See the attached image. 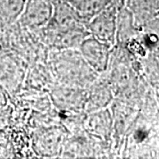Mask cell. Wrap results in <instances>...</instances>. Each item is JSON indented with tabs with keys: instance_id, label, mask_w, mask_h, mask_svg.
Listing matches in <instances>:
<instances>
[{
	"instance_id": "cell-5",
	"label": "cell",
	"mask_w": 159,
	"mask_h": 159,
	"mask_svg": "<svg viewBox=\"0 0 159 159\" xmlns=\"http://www.w3.org/2000/svg\"><path fill=\"white\" fill-rule=\"evenodd\" d=\"M52 98L58 107L64 109H80L85 105L87 95L78 86L66 85L55 89L52 92Z\"/></svg>"
},
{
	"instance_id": "cell-6",
	"label": "cell",
	"mask_w": 159,
	"mask_h": 159,
	"mask_svg": "<svg viewBox=\"0 0 159 159\" xmlns=\"http://www.w3.org/2000/svg\"><path fill=\"white\" fill-rule=\"evenodd\" d=\"M108 6V0H79L73 6L81 21L86 24Z\"/></svg>"
},
{
	"instance_id": "cell-8",
	"label": "cell",
	"mask_w": 159,
	"mask_h": 159,
	"mask_svg": "<svg viewBox=\"0 0 159 159\" xmlns=\"http://www.w3.org/2000/svg\"><path fill=\"white\" fill-rule=\"evenodd\" d=\"M89 126L91 131H95L98 135H108L110 134L111 126V115L108 111L97 112V114L91 116L89 119Z\"/></svg>"
},
{
	"instance_id": "cell-2",
	"label": "cell",
	"mask_w": 159,
	"mask_h": 159,
	"mask_svg": "<svg viewBox=\"0 0 159 159\" xmlns=\"http://www.w3.org/2000/svg\"><path fill=\"white\" fill-rule=\"evenodd\" d=\"M79 52L88 66L96 73L107 71L112 47L92 35H87L79 45Z\"/></svg>"
},
{
	"instance_id": "cell-1",
	"label": "cell",
	"mask_w": 159,
	"mask_h": 159,
	"mask_svg": "<svg viewBox=\"0 0 159 159\" xmlns=\"http://www.w3.org/2000/svg\"><path fill=\"white\" fill-rule=\"evenodd\" d=\"M74 49L63 50L64 52L56 57L55 70L57 74L66 81L67 85L79 86L84 84L93 78V70L88 66L85 60L74 51Z\"/></svg>"
},
{
	"instance_id": "cell-3",
	"label": "cell",
	"mask_w": 159,
	"mask_h": 159,
	"mask_svg": "<svg viewBox=\"0 0 159 159\" xmlns=\"http://www.w3.org/2000/svg\"><path fill=\"white\" fill-rule=\"evenodd\" d=\"M86 25L88 32L92 36L113 47L117 41V11L115 7L107 6Z\"/></svg>"
},
{
	"instance_id": "cell-7",
	"label": "cell",
	"mask_w": 159,
	"mask_h": 159,
	"mask_svg": "<svg viewBox=\"0 0 159 159\" xmlns=\"http://www.w3.org/2000/svg\"><path fill=\"white\" fill-rule=\"evenodd\" d=\"M111 100V93L108 86L100 84L92 91L89 97H87L86 106L90 107L91 110H98L107 105Z\"/></svg>"
},
{
	"instance_id": "cell-4",
	"label": "cell",
	"mask_w": 159,
	"mask_h": 159,
	"mask_svg": "<svg viewBox=\"0 0 159 159\" xmlns=\"http://www.w3.org/2000/svg\"><path fill=\"white\" fill-rule=\"evenodd\" d=\"M53 8L45 0H29L25 5L20 20L29 29H43L49 24Z\"/></svg>"
}]
</instances>
